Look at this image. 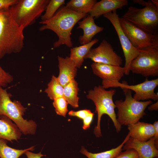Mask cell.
<instances>
[{
	"label": "cell",
	"instance_id": "obj_12",
	"mask_svg": "<svg viewBox=\"0 0 158 158\" xmlns=\"http://www.w3.org/2000/svg\"><path fill=\"white\" fill-rule=\"evenodd\" d=\"M94 62L116 66H121L123 63L122 58L114 51L107 41L103 40L96 48L91 49L85 57Z\"/></svg>",
	"mask_w": 158,
	"mask_h": 158
},
{
	"label": "cell",
	"instance_id": "obj_22",
	"mask_svg": "<svg viewBox=\"0 0 158 158\" xmlns=\"http://www.w3.org/2000/svg\"><path fill=\"white\" fill-rule=\"evenodd\" d=\"M79 90L78 83L75 79L63 87V97L68 104L75 108L79 106V98L78 96Z\"/></svg>",
	"mask_w": 158,
	"mask_h": 158
},
{
	"label": "cell",
	"instance_id": "obj_18",
	"mask_svg": "<svg viewBox=\"0 0 158 158\" xmlns=\"http://www.w3.org/2000/svg\"><path fill=\"white\" fill-rule=\"evenodd\" d=\"M130 137L140 141H145L153 137L155 133L153 124L139 121L128 125Z\"/></svg>",
	"mask_w": 158,
	"mask_h": 158
},
{
	"label": "cell",
	"instance_id": "obj_20",
	"mask_svg": "<svg viewBox=\"0 0 158 158\" xmlns=\"http://www.w3.org/2000/svg\"><path fill=\"white\" fill-rule=\"evenodd\" d=\"M98 41V39L95 38L87 44L71 48L69 57L74 63L77 68H79L81 66L86 55L92 46Z\"/></svg>",
	"mask_w": 158,
	"mask_h": 158
},
{
	"label": "cell",
	"instance_id": "obj_26",
	"mask_svg": "<svg viewBox=\"0 0 158 158\" xmlns=\"http://www.w3.org/2000/svg\"><path fill=\"white\" fill-rule=\"evenodd\" d=\"M65 2L64 0H49L45 13L41 16V21L47 20L51 18L60 6L65 4Z\"/></svg>",
	"mask_w": 158,
	"mask_h": 158
},
{
	"label": "cell",
	"instance_id": "obj_13",
	"mask_svg": "<svg viewBox=\"0 0 158 158\" xmlns=\"http://www.w3.org/2000/svg\"><path fill=\"white\" fill-rule=\"evenodd\" d=\"M158 85L157 78L151 80L146 79L142 83L133 85H128L126 82L124 81L122 83H118L116 87L127 88L134 91L135 93L133 97L138 101L150 99L157 101L158 100V94L155 92L154 90Z\"/></svg>",
	"mask_w": 158,
	"mask_h": 158
},
{
	"label": "cell",
	"instance_id": "obj_17",
	"mask_svg": "<svg viewBox=\"0 0 158 158\" xmlns=\"http://www.w3.org/2000/svg\"><path fill=\"white\" fill-rule=\"evenodd\" d=\"M77 28L83 30L82 35L79 37V42L81 45L87 44L92 40L93 37L103 31L104 28L97 25L95 23L94 18L88 15L82 21L78 22Z\"/></svg>",
	"mask_w": 158,
	"mask_h": 158
},
{
	"label": "cell",
	"instance_id": "obj_1",
	"mask_svg": "<svg viewBox=\"0 0 158 158\" xmlns=\"http://www.w3.org/2000/svg\"><path fill=\"white\" fill-rule=\"evenodd\" d=\"M88 15L77 12L65 6H63L51 19L40 21V23L43 25L40 27L39 30L42 31L49 30L57 35L58 40L54 43V48L58 47L62 44L72 48L73 43L71 35L73 28L79 20Z\"/></svg>",
	"mask_w": 158,
	"mask_h": 158
},
{
	"label": "cell",
	"instance_id": "obj_33",
	"mask_svg": "<svg viewBox=\"0 0 158 158\" xmlns=\"http://www.w3.org/2000/svg\"><path fill=\"white\" fill-rule=\"evenodd\" d=\"M28 158H41L42 157L46 155L42 154L41 152L37 153H35L27 151L24 153Z\"/></svg>",
	"mask_w": 158,
	"mask_h": 158
},
{
	"label": "cell",
	"instance_id": "obj_10",
	"mask_svg": "<svg viewBox=\"0 0 158 158\" xmlns=\"http://www.w3.org/2000/svg\"><path fill=\"white\" fill-rule=\"evenodd\" d=\"M103 16L110 22L117 33L125 58V63L123 67L125 74L128 75L130 72V64L132 61L139 54V50L133 46L123 32L120 25L119 17L116 10L114 11Z\"/></svg>",
	"mask_w": 158,
	"mask_h": 158
},
{
	"label": "cell",
	"instance_id": "obj_34",
	"mask_svg": "<svg viewBox=\"0 0 158 158\" xmlns=\"http://www.w3.org/2000/svg\"><path fill=\"white\" fill-rule=\"evenodd\" d=\"M153 124L155 130V134L153 136L154 138V144L156 148L158 149V121H155Z\"/></svg>",
	"mask_w": 158,
	"mask_h": 158
},
{
	"label": "cell",
	"instance_id": "obj_15",
	"mask_svg": "<svg viewBox=\"0 0 158 158\" xmlns=\"http://www.w3.org/2000/svg\"><path fill=\"white\" fill-rule=\"evenodd\" d=\"M58 67L59 74L57 78L63 87L75 79L77 72V68L69 57L65 58L58 56Z\"/></svg>",
	"mask_w": 158,
	"mask_h": 158
},
{
	"label": "cell",
	"instance_id": "obj_9",
	"mask_svg": "<svg viewBox=\"0 0 158 158\" xmlns=\"http://www.w3.org/2000/svg\"><path fill=\"white\" fill-rule=\"evenodd\" d=\"M119 21L123 32L136 49L158 46V33L146 32L122 17L119 18Z\"/></svg>",
	"mask_w": 158,
	"mask_h": 158
},
{
	"label": "cell",
	"instance_id": "obj_36",
	"mask_svg": "<svg viewBox=\"0 0 158 158\" xmlns=\"http://www.w3.org/2000/svg\"><path fill=\"white\" fill-rule=\"evenodd\" d=\"M133 2L135 4H140L145 7L147 3V1H145L143 0H134Z\"/></svg>",
	"mask_w": 158,
	"mask_h": 158
},
{
	"label": "cell",
	"instance_id": "obj_31",
	"mask_svg": "<svg viewBox=\"0 0 158 158\" xmlns=\"http://www.w3.org/2000/svg\"><path fill=\"white\" fill-rule=\"evenodd\" d=\"M18 0H0V11L9 9Z\"/></svg>",
	"mask_w": 158,
	"mask_h": 158
},
{
	"label": "cell",
	"instance_id": "obj_19",
	"mask_svg": "<svg viewBox=\"0 0 158 158\" xmlns=\"http://www.w3.org/2000/svg\"><path fill=\"white\" fill-rule=\"evenodd\" d=\"M0 118V139L12 142L20 138L21 132L17 125L5 116L1 115Z\"/></svg>",
	"mask_w": 158,
	"mask_h": 158
},
{
	"label": "cell",
	"instance_id": "obj_25",
	"mask_svg": "<svg viewBox=\"0 0 158 158\" xmlns=\"http://www.w3.org/2000/svg\"><path fill=\"white\" fill-rule=\"evenodd\" d=\"M63 87L59 82L57 77L53 75L48 83L44 92L51 99L63 97Z\"/></svg>",
	"mask_w": 158,
	"mask_h": 158
},
{
	"label": "cell",
	"instance_id": "obj_11",
	"mask_svg": "<svg viewBox=\"0 0 158 158\" xmlns=\"http://www.w3.org/2000/svg\"><path fill=\"white\" fill-rule=\"evenodd\" d=\"M91 67L93 73L102 79L104 89L116 87L125 74L124 68L121 66L93 62Z\"/></svg>",
	"mask_w": 158,
	"mask_h": 158
},
{
	"label": "cell",
	"instance_id": "obj_30",
	"mask_svg": "<svg viewBox=\"0 0 158 158\" xmlns=\"http://www.w3.org/2000/svg\"><path fill=\"white\" fill-rule=\"evenodd\" d=\"M91 112L90 110L86 109L76 111L71 110L69 111L68 114L70 116H75L83 120Z\"/></svg>",
	"mask_w": 158,
	"mask_h": 158
},
{
	"label": "cell",
	"instance_id": "obj_8",
	"mask_svg": "<svg viewBox=\"0 0 158 158\" xmlns=\"http://www.w3.org/2000/svg\"><path fill=\"white\" fill-rule=\"evenodd\" d=\"M138 56L131 62L130 71L145 77L158 76V46L139 50Z\"/></svg>",
	"mask_w": 158,
	"mask_h": 158
},
{
	"label": "cell",
	"instance_id": "obj_32",
	"mask_svg": "<svg viewBox=\"0 0 158 158\" xmlns=\"http://www.w3.org/2000/svg\"><path fill=\"white\" fill-rule=\"evenodd\" d=\"M94 115V114L92 112L83 120L82 128L84 130H87L89 128L92 121Z\"/></svg>",
	"mask_w": 158,
	"mask_h": 158
},
{
	"label": "cell",
	"instance_id": "obj_24",
	"mask_svg": "<svg viewBox=\"0 0 158 158\" xmlns=\"http://www.w3.org/2000/svg\"><path fill=\"white\" fill-rule=\"evenodd\" d=\"M6 140L0 139V157L1 158H19L27 151H33L34 146L24 150L12 148L7 145Z\"/></svg>",
	"mask_w": 158,
	"mask_h": 158
},
{
	"label": "cell",
	"instance_id": "obj_37",
	"mask_svg": "<svg viewBox=\"0 0 158 158\" xmlns=\"http://www.w3.org/2000/svg\"><path fill=\"white\" fill-rule=\"evenodd\" d=\"M152 3L157 7H158V0H151Z\"/></svg>",
	"mask_w": 158,
	"mask_h": 158
},
{
	"label": "cell",
	"instance_id": "obj_14",
	"mask_svg": "<svg viewBox=\"0 0 158 158\" xmlns=\"http://www.w3.org/2000/svg\"><path fill=\"white\" fill-rule=\"evenodd\" d=\"M123 150L133 149L137 152L138 158H154L158 156L154 137L145 141H140L130 137L124 145Z\"/></svg>",
	"mask_w": 158,
	"mask_h": 158
},
{
	"label": "cell",
	"instance_id": "obj_27",
	"mask_svg": "<svg viewBox=\"0 0 158 158\" xmlns=\"http://www.w3.org/2000/svg\"><path fill=\"white\" fill-rule=\"evenodd\" d=\"M53 105L57 114L65 117L68 111L67 102L63 97L56 98L53 100Z\"/></svg>",
	"mask_w": 158,
	"mask_h": 158
},
{
	"label": "cell",
	"instance_id": "obj_2",
	"mask_svg": "<svg viewBox=\"0 0 158 158\" xmlns=\"http://www.w3.org/2000/svg\"><path fill=\"white\" fill-rule=\"evenodd\" d=\"M23 30L13 19L9 9L0 11V59L20 52L24 45Z\"/></svg>",
	"mask_w": 158,
	"mask_h": 158
},
{
	"label": "cell",
	"instance_id": "obj_3",
	"mask_svg": "<svg viewBox=\"0 0 158 158\" xmlns=\"http://www.w3.org/2000/svg\"><path fill=\"white\" fill-rule=\"evenodd\" d=\"M116 90L112 89L106 90L102 86H95L93 89L88 92L87 98L92 100L95 106V112L97 114V121L94 132L95 136L99 138L102 136L100 128V121L103 115H108L112 121L117 132L121 130V126L117 120L115 109L116 108L113 100V97Z\"/></svg>",
	"mask_w": 158,
	"mask_h": 158
},
{
	"label": "cell",
	"instance_id": "obj_23",
	"mask_svg": "<svg viewBox=\"0 0 158 158\" xmlns=\"http://www.w3.org/2000/svg\"><path fill=\"white\" fill-rule=\"evenodd\" d=\"M97 2L96 0H71L65 6L77 12L88 14Z\"/></svg>",
	"mask_w": 158,
	"mask_h": 158
},
{
	"label": "cell",
	"instance_id": "obj_21",
	"mask_svg": "<svg viewBox=\"0 0 158 158\" xmlns=\"http://www.w3.org/2000/svg\"><path fill=\"white\" fill-rule=\"evenodd\" d=\"M130 137L129 133L122 143L117 147L110 150L98 153H93L89 152L82 146L80 152L88 158H114L123 150V147L126 142Z\"/></svg>",
	"mask_w": 158,
	"mask_h": 158
},
{
	"label": "cell",
	"instance_id": "obj_28",
	"mask_svg": "<svg viewBox=\"0 0 158 158\" xmlns=\"http://www.w3.org/2000/svg\"><path fill=\"white\" fill-rule=\"evenodd\" d=\"M13 80L12 76L5 71L0 65V87H5Z\"/></svg>",
	"mask_w": 158,
	"mask_h": 158
},
{
	"label": "cell",
	"instance_id": "obj_4",
	"mask_svg": "<svg viewBox=\"0 0 158 158\" xmlns=\"http://www.w3.org/2000/svg\"><path fill=\"white\" fill-rule=\"evenodd\" d=\"M11 96L6 89L0 87V115L5 116L13 121L23 134H35L36 123L32 120L28 121L23 118L26 109L18 101H12Z\"/></svg>",
	"mask_w": 158,
	"mask_h": 158
},
{
	"label": "cell",
	"instance_id": "obj_7",
	"mask_svg": "<svg viewBox=\"0 0 158 158\" xmlns=\"http://www.w3.org/2000/svg\"><path fill=\"white\" fill-rule=\"evenodd\" d=\"M122 17L146 32L158 33V7L151 0L141 8L129 7Z\"/></svg>",
	"mask_w": 158,
	"mask_h": 158
},
{
	"label": "cell",
	"instance_id": "obj_6",
	"mask_svg": "<svg viewBox=\"0 0 158 158\" xmlns=\"http://www.w3.org/2000/svg\"><path fill=\"white\" fill-rule=\"evenodd\" d=\"M49 0H18L9 8L17 24L24 29L35 22L46 9Z\"/></svg>",
	"mask_w": 158,
	"mask_h": 158
},
{
	"label": "cell",
	"instance_id": "obj_16",
	"mask_svg": "<svg viewBox=\"0 0 158 158\" xmlns=\"http://www.w3.org/2000/svg\"><path fill=\"white\" fill-rule=\"evenodd\" d=\"M128 4L127 0H102L95 3L89 15L94 18H98L102 15L121 8Z\"/></svg>",
	"mask_w": 158,
	"mask_h": 158
},
{
	"label": "cell",
	"instance_id": "obj_35",
	"mask_svg": "<svg viewBox=\"0 0 158 158\" xmlns=\"http://www.w3.org/2000/svg\"><path fill=\"white\" fill-rule=\"evenodd\" d=\"M148 109L150 111H157L158 110V101L154 103L151 104L148 107Z\"/></svg>",
	"mask_w": 158,
	"mask_h": 158
},
{
	"label": "cell",
	"instance_id": "obj_5",
	"mask_svg": "<svg viewBox=\"0 0 158 158\" xmlns=\"http://www.w3.org/2000/svg\"><path fill=\"white\" fill-rule=\"evenodd\" d=\"M121 89L125 98L124 101L117 100L114 102L118 109L117 120L121 126L135 123L146 114L145 111L152 102L150 100L138 101L132 97L131 90L125 88Z\"/></svg>",
	"mask_w": 158,
	"mask_h": 158
},
{
	"label": "cell",
	"instance_id": "obj_29",
	"mask_svg": "<svg viewBox=\"0 0 158 158\" xmlns=\"http://www.w3.org/2000/svg\"><path fill=\"white\" fill-rule=\"evenodd\" d=\"M138 157L135 150L133 149H128L124 152H121L114 158H138Z\"/></svg>",
	"mask_w": 158,
	"mask_h": 158
},
{
	"label": "cell",
	"instance_id": "obj_38",
	"mask_svg": "<svg viewBox=\"0 0 158 158\" xmlns=\"http://www.w3.org/2000/svg\"><path fill=\"white\" fill-rule=\"evenodd\" d=\"M154 158H158V157H155Z\"/></svg>",
	"mask_w": 158,
	"mask_h": 158
}]
</instances>
